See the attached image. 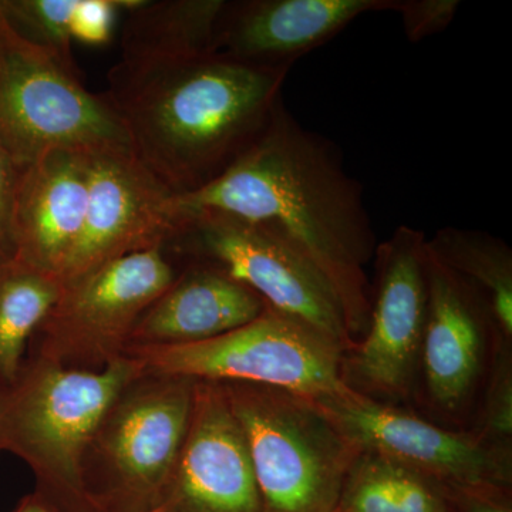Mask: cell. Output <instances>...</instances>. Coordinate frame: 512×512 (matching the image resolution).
Wrapping results in <instances>:
<instances>
[{
  "label": "cell",
  "instance_id": "1",
  "mask_svg": "<svg viewBox=\"0 0 512 512\" xmlns=\"http://www.w3.org/2000/svg\"><path fill=\"white\" fill-rule=\"evenodd\" d=\"M185 210H217L266 222L302 252L335 293L353 342L366 335L376 232L363 187L329 138L303 127L284 100L244 156L217 181L177 197Z\"/></svg>",
  "mask_w": 512,
  "mask_h": 512
},
{
  "label": "cell",
  "instance_id": "2",
  "mask_svg": "<svg viewBox=\"0 0 512 512\" xmlns=\"http://www.w3.org/2000/svg\"><path fill=\"white\" fill-rule=\"evenodd\" d=\"M289 72L218 52L150 66L117 63L106 97L138 163L183 197L217 181L261 136Z\"/></svg>",
  "mask_w": 512,
  "mask_h": 512
},
{
  "label": "cell",
  "instance_id": "3",
  "mask_svg": "<svg viewBox=\"0 0 512 512\" xmlns=\"http://www.w3.org/2000/svg\"><path fill=\"white\" fill-rule=\"evenodd\" d=\"M140 375L127 356L101 370L30 356L0 393V451L28 464L33 493L56 512H101L87 487V456L111 404Z\"/></svg>",
  "mask_w": 512,
  "mask_h": 512
},
{
  "label": "cell",
  "instance_id": "4",
  "mask_svg": "<svg viewBox=\"0 0 512 512\" xmlns=\"http://www.w3.org/2000/svg\"><path fill=\"white\" fill-rule=\"evenodd\" d=\"M241 424L262 512H340L360 451L315 400L255 383H221Z\"/></svg>",
  "mask_w": 512,
  "mask_h": 512
},
{
  "label": "cell",
  "instance_id": "5",
  "mask_svg": "<svg viewBox=\"0 0 512 512\" xmlns=\"http://www.w3.org/2000/svg\"><path fill=\"white\" fill-rule=\"evenodd\" d=\"M0 141L23 170L47 151H131L106 94L23 39L0 8Z\"/></svg>",
  "mask_w": 512,
  "mask_h": 512
},
{
  "label": "cell",
  "instance_id": "6",
  "mask_svg": "<svg viewBox=\"0 0 512 512\" xmlns=\"http://www.w3.org/2000/svg\"><path fill=\"white\" fill-rule=\"evenodd\" d=\"M345 348L301 320L266 308L259 318L217 338L181 346L128 348L141 375L279 387L313 400L348 392Z\"/></svg>",
  "mask_w": 512,
  "mask_h": 512
},
{
  "label": "cell",
  "instance_id": "7",
  "mask_svg": "<svg viewBox=\"0 0 512 512\" xmlns=\"http://www.w3.org/2000/svg\"><path fill=\"white\" fill-rule=\"evenodd\" d=\"M180 208V227L165 245L171 254L224 272L269 308L325 333L346 352L355 346L328 282L278 229L229 212Z\"/></svg>",
  "mask_w": 512,
  "mask_h": 512
},
{
  "label": "cell",
  "instance_id": "8",
  "mask_svg": "<svg viewBox=\"0 0 512 512\" xmlns=\"http://www.w3.org/2000/svg\"><path fill=\"white\" fill-rule=\"evenodd\" d=\"M195 380L140 375L101 420L86 483L101 512L157 510L183 447Z\"/></svg>",
  "mask_w": 512,
  "mask_h": 512
},
{
  "label": "cell",
  "instance_id": "9",
  "mask_svg": "<svg viewBox=\"0 0 512 512\" xmlns=\"http://www.w3.org/2000/svg\"><path fill=\"white\" fill-rule=\"evenodd\" d=\"M426 272L427 318L410 409L447 429L471 430L498 346L511 339L501 332L487 295L429 248Z\"/></svg>",
  "mask_w": 512,
  "mask_h": 512
},
{
  "label": "cell",
  "instance_id": "10",
  "mask_svg": "<svg viewBox=\"0 0 512 512\" xmlns=\"http://www.w3.org/2000/svg\"><path fill=\"white\" fill-rule=\"evenodd\" d=\"M165 247L133 252L63 285L30 342V356L80 370L121 359L147 309L183 272Z\"/></svg>",
  "mask_w": 512,
  "mask_h": 512
},
{
  "label": "cell",
  "instance_id": "11",
  "mask_svg": "<svg viewBox=\"0 0 512 512\" xmlns=\"http://www.w3.org/2000/svg\"><path fill=\"white\" fill-rule=\"evenodd\" d=\"M426 244L409 225L377 244L369 326L342 360L343 383L375 402L412 404L429 296Z\"/></svg>",
  "mask_w": 512,
  "mask_h": 512
},
{
  "label": "cell",
  "instance_id": "12",
  "mask_svg": "<svg viewBox=\"0 0 512 512\" xmlns=\"http://www.w3.org/2000/svg\"><path fill=\"white\" fill-rule=\"evenodd\" d=\"M315 402L360 447L439 483L512 485V444L473 429H447L409 407L375 402L350 389Z\"/></svg>",
  "mask_w": 512,
  "mask_h": 512
},
{
  "label": "cell",
  "instance_id": "13",
  "mask_svg": "<svg viewBox=\"0 0 512 512\" xmlns=\"http://www.w3.org/2000/svg\"><path fill=\"white\" fill-rule=\"evenodd\" d=\"M89 201L82 234L59 279L63 285L133 252L165 247L181 221L177 195L128 150L89 151Z\"/></svg>",
  "mask_w": 512,
  "mask_h": 512
},
{
  "label": "cell",
  "instance_id": "14",
  "mask_svg": "<svg viewBox=\"0 0 512 512\" xmlns=\"http://www.w3.org/2000/svg\"><path fill=\"white\" fill-rule=\"evenodd\" d=\"M157 510L262 512L247 439L221 383L195 380L187 434Z\"/></svg>",
  "mask_w": 512,
  "mask_h": 512
},
{
  "label": "cell",
  "instance_id": "15",
  "mask_svg": "<svg viewBox=\"0 0 512 512\" xmlns=\"http://www.w3.org/2000/svg\"><path fill=\"white\" fill-rule=\"evenodd\" d=\"M393 0H235L225 2L215 50L256 66L291 70L366 13Z\"/></svg>",
  "mask_w": 512,
  "mask_h": 512
},
{
  "label": "cell",
  "instance_id": "16",
  "mask_svg": "<svg viewBox=\"0 0 512 512\" xmlns=\"http://www.w3.org/2000/svg\"><path fill=\"white\" fill-rule=\"evenodd\" d=\"M89 151H47L20 173L12 258L59 276L79 241L89 201Z\"/></svg>",
  "mask_w": 512,
  "mask_h": 512
},
{
  "label": "cell",
  "instance_id": "17",
  "mask_svg": "<svg viewBox=\"0 0 512 512\" xmlns=\"http://www.w3.org/2000/svg\"><path fill=\"white\" fill-rule=\"evenodd\" d=\"M266 308L261 296L231 276L185 261L177 281L138 320L127 349L204 342L247 325Z\"/></svg>",
  "mask_w": 512,
  "mask_h": 512
},
{
  "label": "cell",
  "instance_id": "18",
  "mask_svg": "<svg viewBox=\"0 0 512 512\" xmlns=\"http://www.w3.org/2000/svg\"><path fill=\"white\" fill-rule=\"evenodd\" d=\"M225 0H138L121 32L123 66L180 62L215 53Z\"/></svg>",
  "mask_w": 512,
  "mask_h": 512
},
{
  "label": "cell",
  "instance_id": "19",
  "mask_svg": "<svg viewBox=\"0 0 512 512\" xmlns=\"http://www.w3.org/2000/svg\"><path fill=\"white\" fill-rule=\"evenodd\" d=\"M62 292L52 272L15 258L0 262V393L18 380L30 342Z\"/></svg>",
  "mask_w": 512,
  "mask_h": 512
},
{
  "label": "cell",
  "instance_id": "20",
  "mask_svg": "<svg viewBox=\"0 0 512 512\" xmlns=\"http://www.w3.org/2000/svg\"><path fill=\"white\" fill-rule=\"evenodd\" d=\"M340 512H448L441 484L363 448L350 468Z\"/></svg>",
  "mask_w": 512,
  "mask_h": 512
},
{
  "label": "cell",
  "instance_id": "21",
  "mask_svg": "<svg viewBox=\"0 0 512 512\" xmlns=\"http://www.w3.org/2000/svg\"><path fill=\"white\" fill-rule=\"evenodd\" d=\"M441 264L487 295L505 338L512 340V251L503 239L476 229L446 227L427 238Z\"/></svg>",
  "mask_w": 512,
  "mask_h": 512
},
{
  "label": "cell",
  "instance_id": "22",
  "mask_svg": "<svg viewBox=\"0 0 512 512\" xmlns=\"http://www.w3.org/2000/svg\"><path fill=\"white\" fill-rule=\"evenodd\" d=\"M79 0H3V15L23 39L46 50L77 73L72 53V19Z\"/></svg>",
  "mask_w": 512,
  "mask_h": 512
},
{
  "label": "cell",
  "instance_id": "23",
  "mask_svg": "<svg viewBox=\"0 0 512 512\" xmlns=\"http://www.w3.org/2000/svg\"><path fill=\"white\" fill-rule=\"evenodd\" d=\"M473 430L498 443L512 444V342L498 346Z\"/></svg>",
  "mask_w": 512,
  "mask_h": 512
},
{
  "label": "cell",
  "instance_id": "24",
  "mask_svg": "<svg viewBox=\"0 0 512 512\" xmlns=\"http://www.w3.org/2000/svg\"><path fill=\"white\" fill-rule=\"evenodd\" d=\"M460 8V0H393L392 10L402 16L407 40L419 43L444 32Z\"/></svg>",
  "mask_w": 512,
  "mask_h": 512
},
{
  "label": "cell",
  "instance_id": "25",
  "mask_svg": "<svg viewBox=\"0 0 512 512\" xmlns=\"http://www.w3.org/2000/svg\"><path fill=\"white\" fill-rule=\"evenodd\" d=\"M448 512H512V485L440 483Z\"/></svg>",
  "mask_w": 512,
  "mask_h": 512
},
{
  "label": "cell",
  "instance_id": "26",
  "mask_svg": "<svg viewBox=\"0 0 512 512\" xmlns=\"http://www.w3.org/2000/svg\"><path fill=\"white\" fill-rule=\"evenodd\" d=\"M138 0H79L72 19L73 39L89 45L109 42L114 13L133 8Z\"/></svg>",
  "mask_w": 512,
  "mask_h": 512
},
{
  "label": "cell",
  "instance_id": "27",
  "mask_svg": "<svg viewBox=\"0 0 512 512\" xmlns=\"http://www.w3.org/2000/svg\"><path fill=\"white\" fill-rule=\"evenodd\" d=\"M20 173L22 170L0 141V259L2 261L13 256L12 217Z\"/></svg>",
  "mask_w": 512,
  "mask_h": 512
},
{
  "label": "cell",
  "instance_id": "28",
  "mask_svg": "<svg viewBox=\"0 0 512 512\" xmlns=\"http://www.w3.org/2000/svg\"><path fill=\"white\" fill-rule=\"evenodd\" d=\"M12 512H56L52 507H49L42 500V498L37 497L35 493L26 495L25 498H22V501L18 505H16L15 510Z\"/></svg>",
  "mask_w": 512,
  "mask_h": 512
},
{
  "label": "cell",
  "instance_id": "29",
  "mask_svg": "<svg viewBox=\"0 0 512 512\" xmlns=\"http://www.w3.org/2000/svg\"><path fill=\"white\" fill-rule=\"evenodd\" d=\"M148 512H161V511H158V510H153V511H148Z\"/></svg>",
  "mask_w": 512,
  "mask_h": 512
},
{
  "label": "cell",
  "instance_id": "30",
  "mask_svg": "<svg viewBox=\"0 0 512 512\" xmlns=\"http://www.w3.org/2000/svg\"><path fill=\"white\" fill-rule=\"evenodd\" d=\"M0 262H3L2 259H0Z\"/></svg>",
  "mask_w": 512,
  "mask_h": 512
},
{
  "label": "cell",
  "instance_id": "31",
  "mask_svg": "<svg viewBox=\"0 0 512 512\" xmlns=\"http://www.w3.org/2000/svg\"><path fill=\"white\" fill-rule=\"evenodd\" d=\"M0 453H2V451H0Z\"/></svg>",
  "mask_w": 512,
  "mask_h": 512
}]
</instances>
